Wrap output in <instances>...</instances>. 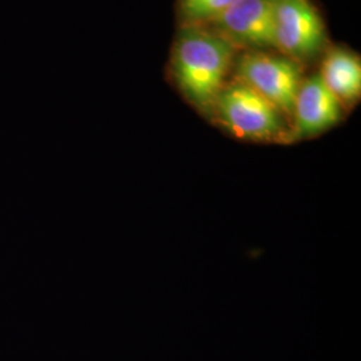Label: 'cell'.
I'll list each match as a JSON object with an SVG mask.
<instances>
[{
    "label": "cell",
    "mask_w": 361,
    "mask_h": 361,
    "mask_svg": "<svg viewBox=\"0 0 361 361\" xmlns=\"http://www.w3.org/2000/svg\"><path fill=\"white\" fill-rule=\"evenodd\" d=\"M235 56L237 49L213 31L180 26L170 55V75L190 104L212 113Z\"/></svg>",
    "instance_id": "cell-1"
},
{
    "label": "cell",
    "mask_w": 361,
    "mask_h": 361,
    "mask_svg": "<svg viewBox=\"0 0 361 361\" xmlns=\"http://www.w3.org/2000/svg\"><path fill=\"white\" fill-rule=\"evenodd\" d=\"M212 113L225 129L238 138L250 141L286 138L284 114L240 80L234 79L221 89Z\"/></svg>",
    "instance_id": "cell-2"
},
{
    "label": "cell",
    "mask_w": 361,
    "mask_h": 361,
    "mask_svg": "<svg viewBox=\"0 0 361 361\" xmlns=\"http://www.w3.org/2000/svg\"><path fill=\"white\" fill-rule=\"evenodd\" d=\"M235 80L262 95L284 116H293L297 91L302 82L301 66L284 55L245 50L233 65Z\"/></svg>",
    "instance_id": "cell-3"
},
{
    "label": "cell",
    "mask_w": 361,
    "mask_h": 361,
    "mask_svg": "<svg viewBox=\"0 0 361 361\" xmlns=\"http://www.w3.org/2000/svg\"><path fill=\"white\" fill-rule=\"evenodd\" d=\"M273 39L274 49L301 65L326 44L324 19L310 0H274Z\"/></svg>",
    "instance_id": "cell-4"
},
{
    "label": "cell",
    "mask_w": 361,
    "mask_h": 361,
    "mask_svg": "<svg viewBox=\"0 0 361 361\" xmlns=\"http://www.w3.org/2000/svg\"><path fill=\"white\" fill-rule=\"evenodd\" d=\"M274 0H235L205 28L228 40L237 50L274 47Z\"/></svg>",
    "instance_id": "cell-5"
},
{
    "label": "cell",
    "mask_w": 361,
    "mask_h": 361,
    "mask_svg": "<svg viewBox=\"0 0 361 361\" xmlns=\"http://www.w3.org/2000/svg\"><path fill=\"white\" fill-rule=\"evenodd\" d=\"M343 104L316 74L301 82L293 107L298 138H310L334 128L341 119Z\"/></svg>",
    "instance_id": "cell-6"
},
{
    "label": "cell",
    "mask_w": 361,
    "mask_h": 361,
    "mask_svg": "<svg viewBox=\"0 0 361 361\" xmlns=\"http://www.w3.org/2000/svg\"><path fill=\"white\" fill-rule=\"evenodd\" d=\"M319 75L343 106L360 99L361 62L355 52L340 46L328 49Z\"/></svg>",
    "instance_id": "cell-7"
},
{
    "label": "cell",
    "mask_w": 361,
    "mask_h": 361,
    "mask_svg": "<svg viewBox=\"0 0 361 361\" xmlns=\"http://www.w3.org/2000/svg\"><path fill=\"white\" fill-rule=\"evenodd\" d=\"M235 0H178L180 26H207Z\"/></svg>",
    "instance_id": "cell-8"
}]
</instances>
